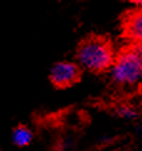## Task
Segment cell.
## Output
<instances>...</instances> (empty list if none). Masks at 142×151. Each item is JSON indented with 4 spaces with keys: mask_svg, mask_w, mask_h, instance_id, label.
Returning a JSON list of instances; mask_svg holds the SVG:
<instances>
[{
    "mask_svg": "<svg viewBox=\"0 0 142 151\" xmlns=\"http://www.w3.org/2000/svg\"><path fill=\"white\" fill-rule=\"evenodd\" d=\"M125 34L135 42H142V9H136L126 17Z\"/></svg>",
    "mask_w": 142,
    "mask_h": 151,
    "instance_id": "cell-4",
    "label": "cell"
},
{
    "mask_svg": "<svg viewBox=\"0 0 142 151\" xmlns=\"http://www.w3.org/2000/svg\"><path fill=\"white\" fill-rule=\"evenodd\" d=\"M116 114L118 115V117L123 119V120L132 121L136 117H138V110L130 104H122V105L117 106Z\"/></svg>",
    "mask_w": 142,
    "mask_h": 151,
    "instance_id": "cell-6",
    "label": "cell"
},
{
    "mask_svg": "<svg viewBox=\"0 0 142 151\" xmlns=\"http://www.w3.org/2000/svg\"><path fill=\"white\" fill-rule=\"evenodd\" d=\"M80 66L72 61H57L50 69V81L56 88H67L79 81Z\"/></svg>",
    "mask_w": 142,
    "mask_h": 151,
    "instance_id": "cell-3",
    "label": "cell"
},
{
    "mask_svg": "<svg viewBox=\"0 0 142 151\" xmlns=\"http://www.w3.org/2000/svg\"><path fill=\"white\" fill-rule=\"evenodd\" d=\"M110 78L118 86H136L142 81V42H133L115 56Z\"/></svg>",
    "mask_w": 142,
    "mask_h": 151,
    "instance_id": "cell-1",
    "label": "cell"
},
{
    "mask_svg": "<svg viewBox=\"0 0 142 151\" xmlns=\"http://www.w3.org/2000/svg\"><path fill=\"white\" fill-rule=\"evenodd\" d=\"M34 140V132L24 124H19L11 130V142L18 147H26Z\"/></svg>",
    "mask_w": 142,
    "mask_h": 151,
    "instance_id": "cell-5",
    "label": "cell"
},
{
    "mask_svg": "<svg viewBox=\"0 0 142 151\" xmlns=\"http://www.w3.org/2000/svg\"><path fill=\"white\" fill-rule=\"evenodd\" d=\"M79 66L92 73L110 70L115 60V52L111 44L102 37H89L84 40L76 51Z\"/></svg>",
    "mask_w": 142,
    "mask_h": 151,
    "instance_id": "cell-2",
    "label": "cell"
}]
</instances>
